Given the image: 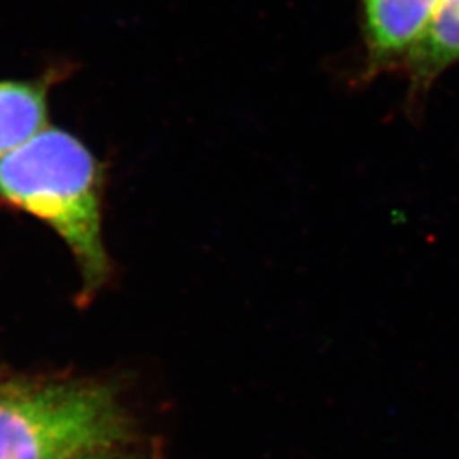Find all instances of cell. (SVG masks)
I'll list each match as a JSON object with an SVG mask.
<instances>
[{
	"label": "cell",
	"mask_w": 459,
	"mask_h": 459,
	"mask_svg": "<svg viewBox=\"0 0 459 459\" xmlns=\"http://www.w3.org/2000/svg\"><path fill=\"white\" fill-rule=\"evenodd\" d=\"M85 459H132L128 458L126 455H123L121 449H116V451H109V453H102V455H96V456H89Z\"/></svg>",
	"instance_id": "6"
},
{
	"label": "cell",
	"mask_w": 459,
	"mask_h": 459,
	"mask_svg": "<svg viewBox=\"0 0 459 459\" xmlns=\"http://www.w3.org/2000/svg\"><path fill=\"white\" fill-rule=\"evenodd\" d=\"M459 64V0H439L420 45L405 68L413 100L426 96L444 72Z\"/></svg>",
	"instance_id": "5"
},
{
	"label": "cell",
	"mask_w": 459,
	"mask_h": 459,
	"mask_svg": "<svg viewBox=\"0 0 459 459\" xmlns=\"http://www.w3.org/2000/svg\"><path fill=\"white\" fill-rule=\"evenodd\" d=\"M439 0H361L362 81L405 72Z\"/></svg>",
	"instance_id": "3"
},
{
	"label": "cell",
	"mask_w": 459,
	"mask_h": 459,
	"mask_svg": "<svg viewBox=\"0 0 459 459\" xmlns=\"http://www.w3.org/2000/svg\"><path fill=\"white\" fill-rule=\"evenodd\" d=\"M104 169L82 140L47 126L0 157V204L47 223L70 248L82 295L113 276L104 240Z\"/></svg>",
	"instance_id": "1"
},
{
	"label": "cell",
	"mask_w": 459,
	"mask_h": 459,
	"mask_svg": "<svg viewBox=\"0 0 459 459\" xmlns=\"http://www.w3.org/2000/svg\"><path fill=\"white\" fill-rule=\"evenodd\" d=\"M132 420L106 385L17 381L0 386V459H85L121 449Z\"/></svg>",
	"instance_id": "2"
},
{
	"label": "cell",
	"mask_w": 459,
	"mask_h": 459,
	"mask_svg": "<svg viewBox=\"0 0 459 459\" xmlns=\"http://www.w3.org/2000/svg\"><path fill=\"white\" fill-rule=\"evenodd\" d=\"M65 70L26 81H0V157L48 126V96Z\"/></svg>",
	"instance_id": "4"
}]
</instances>
